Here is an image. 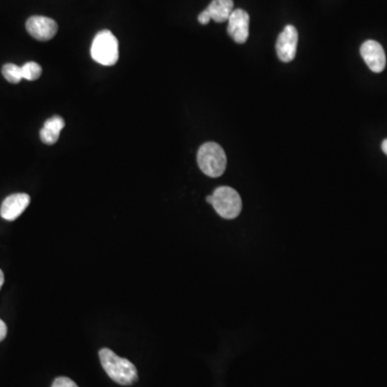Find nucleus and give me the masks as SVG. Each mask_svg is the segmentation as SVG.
Masks as SVG:
<instances>
[{
  "label": "nucleus",
  "instance_id": "14",
  "mask_svg": "<svg viewBox=\"0 0 387 387\" xmlns=\"http://www.w3.org/2000/svg\"><path fill=\"white\" fill-rule=\"evenodd\" d=\"M52 387H79L72 379L65 378V376H60V378L55 379V381L53 382Z\"/></svg>",
  "mask_w": 387,
  "mask_h": 387
},
{
  "label": "nucleus",
  "instance_id": "8",
  "mask_svg": "<svg viewBox=\"0 0 387 387\" xmlns=\"http://www.w3.org/2000/svg\"><path fill=\"white\" fill-rule=\"evenodd\" d=\"M249 27H250V15L242 9L232 11L228 19V34L237 44H244L249 38Z\"/></svg>",
  "mask_w": 387,
  "mask_h": 387
},
{
  "label": "nucleus",
  "instance_id": "2",
  "mask_svg": "<svg viewBox=\"0 0 387 387\" xmlns=\"http://www.w3.org/2000/svg\"><path fill=\"white\" fill-rule=\"evenodd\" d=\"M208 204L214 206L218 216L226 220L236 218L242 210V200L238 192L230 186H220L212 195L206 198Z\"/></svg>",
  "mask_w": 387,
  "mask_h": 387
},
{
  "label": "nucleus",
  "instance_id": "1",
  "mask_svg": "<svg viewBox=\"0 0 387 387\" xmlns=\"http://www.w3.org/2000/svg\"><path fill=\"white\" fill-rule=\"evenodd\" d=\"M101 366L109 378L121 385H131L138 380L137 368L126 358H119L110 348L99 350Z\"/></svg>",
  "mask_w": 387,
  "mask_h": 387
},
{
  "label": "nucleus",
  "instance_id": "12",
  "mask_svg": "<svg viewBox=\"0 0 387 387\" xmlns=\"http://www.w3.org/2000/svg\"><path fill=\"white\" fill-rule=\"evenodd\" d=\"M3 76L8 82L12 84H18L23 79L22 74V67L16 66L14 64H6L3 67Z\"/></svg>",
  "mask_w": 387,
  "mask_h": 387
},
{
  "label": "nucleus",
  "instance_id": "16",
  "mask_svg": "<svg viewBox=\"0 0 387 387\" xmlns=\"http://www.w3.org/2000/svg\"><path fill=\"white\" fill-rule=\"evenodd\" d=\"M7 325H6V323L3 321V320H0V342L5 339L6 336H7Z\"/></svg>",
  "mask_w": 387,
  "mask_h": 387
},
{
  "label": "nucleus",
  "instance_id": "6",
  "mask_svg": "<svg viewBox=\"0 0 387 387\" xmlns=\"http://www.w3.org/2000/svg\"><path fill=\"white\" fill-rule=\"evenodd\" d=\"M360 55L372 72L379 74L384 70L386 66V55L384 48L379 42L367 40L360 46Z\"/></svg>",
  "mask_w": 387,
  "mask_h": 387
},
{
  "label": "nucleus",
  "instance_id": "15",
  "mask_svg": "<svg viewBox=\"0 0 387 387\" xmlns=\"http://www.w3.org/2000/svg\"><path fill=\"white\" fill-rule=\"evenodd\" d=\"M198 21H199V23L202 24V25H206V24L211 21V15L208 10H204V11L199 14V16H198Z\"/></svg>",
  "mask_w": 387,
  "mask_h": 387
},
{
  "label": "nucleus",
  "instance_id": "4",
  "mask_svg": "<svg viewBox=\"0 0 387 387\" xmlns=\"http://www.w3.org/2000/svg\"><path fill=\"white\" fill-rule=\"evenodd\" d=\"M93 60L103 66H113L119 60V41L110 30H101L95 36L91 48Z\"/></svg>",
  "mask_w": 387,
  "mask_h": 387
},
{
  "label": "nucleus",
  "instance_id": "10",
  "mask_svg": "<svg viewBox=\"0 0 387 387\" xmlns=\"http://www.w3.org/2000/svg\"><path fill=\"white\" fill-rule=\"evenodd\" d=\"M65 127V121L63 117H53L51 119H46L44 127L40 131V139L42 143L48 145H54L58 143L60 138V131Z\"/></svg>",
  "mask_w": 387,
  "mask_h": 387
},
{
  "label": "nucleus",
  "instance_id": "7",
  "mask_svg": "<svg viewBox=\"0 0 387 387\" xmlns=\"http://www.w3.org/2000/svg\"><path fill=\"white\" fill-rule=\"evenodd\" d=\"M298 32L295 26L287 25L277 38V54L280 60L289 63L295 58L297 52Z\"/></svg>",
  "mask_w": 387,
  "mask_h": 387
},
{
  "label": "nucleus",
  "instance_id": "17",
  "mask_svg": "<svg viewBox=\"0 0 387 387\" xmlns=\"http://www.w3.org/2000/svg\"><path fill=\"white\" fill-rule=\"evenodd\" d=\"M4 282H5V275H4L3 270L0 269V289L3 287Z\"/></svg>",
  "mask_w": 387,
  "mask_h": 387
},
{
  "label": "nucleus",
  "instance_id": "5",
  "mask_svg": "<svg viewBox=\"0 0 387 387\" xmlns=\"http://www.w3.org/2000/svg\"><path fill=\"white\" fill-rule=\"evenodd\" d=\"M28 34L38 41H48L58 30V23L46 16L34 15L26 22Z\"/></svg>",
  "mask_w": 387,
  "mask_h": 387
},
{
  "label": "nucleus",
  "instance_id": "13",
  "mask_svg": "<svg viewBox=\"0 0 387 387\" xmlns=\"http://www.w3.org/2000/svg\"><path fill=\"white\" fill-rule=\"evenodd\" d=\"M23 79L28 81H36L41 77L42 68L39 64L34 62H28L22 66Z\"/></svg>",
  "mask_w": 387,
  "mask_h": 387
},
{
  "label": "nucleus",
  "instance_id": "11",
  "mask_svg": "<svg viewBox=\"0 0 387 387\" xmlns=\"http://www.w3.org/2000/svg\"><path fill=\"white\" fill-rule=\"evenodd\" d=\"M211 15V20L216 23L228 21L234 11V0H212L206 8Z\"/></svg>",
  "mask_w": 387,
  "mask_h": 387
},
{
  "label": "nucleus",
  "instance_id": "9",
  "mask_svg": "<svg viewBox=\"0 0 387 387\" xmlns=\"http://www.w3.org/2000/svg\"><path fill=\"white\" fill-rule=\"evenodd\" d=\"M29 202V195L24 192L8 196L0 208V216L7 221L16 220L27 209Z\"/></svg>",
  "mask_w": 387,
  "mask_h": 387
},
{
  "label": "nucleus",
  "instance_id": "18",
  "mask_svg": "<svg viewBox=\"0 0 387 387\" xmlns=\"http://www.w3.org/2000/svg\"><path fill=\"white\" fill-rule=\"evenodd\" d=\"M382 150L385 154L387 155V139H385L382 143Z\"/></svg>",
  "mask_w": 387,
  "mask_h": 387
},
{
  "label": "nucleus",
  "instance_id": "3",
  "mask_svg": "<svg viewBox=\"0 0 387 387\" xmlns=\"http://www.w3.org/2000/svg\"><path fill=\"white\" fill-rule=\"evenodd\" d=\"M197 162L202 171L210 178L221 177L226 170V154L216 143H206L199 147Z\"/></svg>",
  "mask_w": 387,
  "mask_h": 387
}]
</instances>
